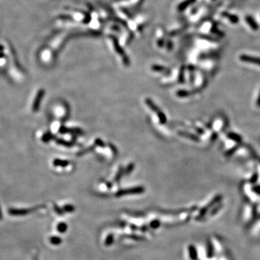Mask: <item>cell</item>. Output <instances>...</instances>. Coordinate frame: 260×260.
Masks as SVG:
<instances>
[{"label": "cell", "instance_id": "6da1fadb", "mask_svg": "<svg viewBox=\"0 0 260 260\" xmlns=\"http://www.w3.org/2000/svg\"><path fill=\"white\" fill-rule=\"evenodd\" d=\"M44 94L45 91L44 89H39V91L35 93V95H34V97H33L30 104V110L33 113H35V112H37L39 110L40 106H41V103L42 100H43Z\"/></svg>", "mask_w": 260, "mask_h": 260}, {"label": "cell", "instance_id": "7a4b0ae2", "mask_svg": "<svg viewBox=\"0 0 260 260\" xmlns=\"http://www.w3.org/2000/svg\"><path fill=\"white\" fill-rule=\"evenodd\" d=\"M145 192L144 187H135L129 188V189H125L116 192V196L117 197L124 196V195L128 194H142Z\"/></svg>", "mask_w": 260, "mask_h": 260}, {"label": "cell", "instance_id": "3957f363", "mask_svg": "<svg viewBox=\"0 0 260 260\" xmlns=\"http://www.w3.org/2000/svg\"><path fill=\"white\" fill-rule=\"evenodd\" d=\"M222 199V196L221 195H217L215 198H213L212 199L211 201L210 202L209 204H207V205L205 206L200 211H199V216L197 217V218H201V217H203L204 216H205L206 214H207V212L208 211V210L210 209V207H213V206L216 205L217 203L220 202L221 201Z\"/></svg>", "mask_w": 260, "mask_h": 260}, {"label": "cell", "instance_id": "277c9868", "mask_svg": "<svg viewBox=\"0 0 260 260\" xmlns=\"http://www.w3.org/2000/svg\"><path fill=\"white\" fill-rule=\"evenodd\" d=\"M59 132L60 134H80L82 135L84 134V131L80 128H67L64 126L59 127Z\"/></svg>", "mask_w": 260, "mask_h": 260}, {"label": "cell", "instance_id": "5b68a950", "mask_svg": "<svg viewBox=\"0 0 260 260\" xmlns=\"http://www.w3.org/2000/svg\"><path fill=\"white\" fill-rule=\"evenodd\" d=\"M239 58H240V60L242 62H249V63L257 64V65H259V66H260V58L254 57H252V56H248L246 54L241 55Z\"/></svg>", "mask_w": 260, "mask_h": 260}, {"label": "cell", "instance_id": "8992f818", "mask_svg": "<svg viewBox=\"0 0 260 260\" xmlns=\"http://www.w3.org/2000/svg\"><path fill=\"white\" fill-rule=\"evenodd\" d=\"M33 210H35V209H10L9 210V213L11 216H26Z\"/></svg>", "mask_w": 260, "mask_h": 260}, {"label": "cell", "instance_id": "52a82bcc", "mask_svg": "<svg viewBox=\"0 0 260 260\" xmlns=\"http://www.w3.org/2000/svg\"><path fill=\"white\" fill-rule=\"evenodd\" d=\"M145 103H146L147 106H148L149 108L152 110V111L156 112V113L158 114L159 112L160 111V109L158 108V106H157V105L155 104L153 101H152L151 98H146V99H145Z\"/></svg>", "mask_w": 260, "mask_h": 260}, {"label": "cell", "instance_id": "ba28073f", "mask_svg": "<svg viewBox=\"0 0 260 260\" xmlns=\"http://www.w3.org/2000/svg\"><path fill=\"white\" fill-rule=\"evenodd\" d=\"M178 134L179 135L181 136V137H187V138H189L190 140H192L194 141H196V142H198L199 141V138L198 137L194 135L193 134H191V133H189V132H183V131H179L178 132Z\"/></svg>", "mask_w": 260, "mask_h": 260}, {"label": "cell", "instance_id": "9c48e42d", "mask_svg": "<svg viewBox=\"0 0 260 260\" xmlns=\"http://www.w3.org/2000/svg\"><path fill=\"white\" fill-rule=\"evenodd\" d=\"M69 164V162L66 160L62 159H54L53 160V165L56 167H66Z\"/></svg>", "mask_w": 260, "mask_h": 260}, {"label": "cell", "instance_id": "30bf717a", "mask_svg": "<svg viewBox=\"0 0 260 260\" xmlns=\"http://www.w3.org/2000/svg\"><path fill=\"white\" fill-rule=\"evenodd\" d=\"M41 140L42 142H49L50 140H55L56 136L53 133H51L50 132H46L43 134V136L41 137Z\"/></svg>", "mask_w": 260, "mask_h": 260}, {"label": "cell", "instance_id": "8fae6325", "mask_svg": "<svg viewBox=\"0 0 260 260\" xmlns=\"http://www.w3.org/2000/svg\"><path fill=\"white\" fill-rule=\"evenodd\" d=\"M56 140V142L57 143L58 145H62V146H64V147H72L74 146V143L71 142H69V141H67L64 140V139H61V138H56L55 139Z\"/></svg>", "mask_w": 260, "mask_h": 260}, {"label": "cell", "instance_id": "7c38bea8", "mask_svg": "<svg viewBox=\"0 0 260 260\" xmlns=\"http://www.w3.org/2000/svg\"><path fill=\"white\" fill-rule=\"evenodd\" d=\"M189 254L190 258L192 260H197V251L194 245H189Z\"/></svg>", "mask_w": 260, "mask_h": 260}, {"label": "cell", "instance_id": "4fadbf2b", "mask_svg": "<svg viewBox=\"0 0 260 260\" xmlns=\"http://www.w3.org/2000/svg\"><path fill=\"white\" fill-rule=\"evenodd\" d=\"M246 22H247V23L249 25V26L251 27V28H252V30H258L259 27H258V26H257V22H255L254 20L253 19L252 17L246 16Z\"/></svg>", "mask_w": 260, "mask_h": 260}, {"label": "cell", "instance_id": "5bb4252c", "mask_svg": "<svg viewBox=\"0 0 260 260\" xmlns=\"http://www.w3.org/2000/svg\"><path fill=\"white\" fill-rule=\"evenodd\" d=\"M152 70L156 71V72H166L167 74L170 72L169 69L165 68V67H164L159 66V65H153V66L152 67Z\"/></svg>", "mask_w": 260, "mask_h": 260}, {"label": "cell", "instance_id": "9a60e30c", "mask_svg": "<svg viewBox=\"0 0 260 260\" xmlns=\"http://www.w3.org/2000/svg\"><path fill=\"white\" fill-rule=\"evenodd\" d=\"M57 229L59 233H61V234H64V233L66 232L67 230V225L65 223H63V222H62V223H59L57 225Z\"/></svg>", "mask_w": 260, "mask_h": 260}, {"label": "cell", "instance_id": "2e32d148", "mask_svg": "<svg viewBox=\"0 0 260 260\" xmlns=\"http://www.w3.org/2000/svg\"><path fill=\"white\" fill-rule=\"evenodd\" d=\"M228 137L230 139V140L236 141V142H241V137H240L239 134L234 133V132H230V133L228 134Z\"/></svg>", "mask_w": 260, "mask_h": 260}, {"label": "cell", "instance_id": "e0dca14e", "mask_svg": "<svg viewBox=\"0 0 260 260\" xmlns=\"http://www.w3.org/2000/svg\"><path fill=\"white\" fill-rule=\"evenodd\" d=\"M95 146H90V147H87V148H86V149L82 150V151H80L79 152H77V156H83V155H86L87 153H89L90 152L93 151V150L95 149Z\"/></svg>", "mask_w": 260, "mask_h": 260}, {"label": "cell", "instance_id": "ac0fdd59", "mask_svg": "<svg viewBox=\"0 0 260 260\" xmlns=\"http://www.w3.org/2000/svg\"><path fill=\"white\" fill-rule=\"evenodd\" d=\"M158 118H159V122L161 124H165V123L167 122V118H166V116H165V114L163 113V111H160L159 113L158 114Z\"/></svg>", "mask_w": 260, "mask_h": 260}, {"label": "cell", "instance_id": "d6986e66", "mask_svg": "<svg viewBox=\"0 0 260 260\" xmlns=\"http://www.w3.org/2000/svg\"><path fill=\"white\" fill-rule=\"evenodd\" d=\"M207 257L209 258H212L214 255V248L213 246H212V244L210 242H208L207 243Z\"/></svg>", "mask_w": 260, "mask_h": 260}, {"label": "cell", "instance_id": "ffe728a7", "mask_svg": "<svg viewBox=\"0 0 260 260\" xmlns=\"http://www.w3.org/2000/svg\"><path fill=\"white\" fill-rule=\"evenodd\" d=\"M124 174V169H123V167H120L119 170H118L117 174L115 176V179H114V181H116V182H118L121 180V179H122V177L123 176V175Z\"/></svg>", "mask_w": 260, "mask_h": 260}, {"label": "cell", "instance_id": "44dd1931", "mask_svg": "<svg viewBox=\"0 0 260 260\" xmlns=\"http://www.w3.org/2000/svg\"><path fill=\"white\" fill-rule=\"evenodd\" d=\"M50 242L53 245H59L62 243V239L58 236H52L50 238Z\"/></svg>", "mask_w": 260, "mask_h": 260}, {"label": "cell", "instance_id": "7402d4cb", "mask_svg": "<svg viewBox=\"0 0 260 260\" xmlns=\"http://www.w3.org/2000/svg\"><path fill=\"white\" fill-rule=\"evenodd\" d=\"M190 94H191V93H189V92H188L187 91H183V90H181V91H178L176 92L177 96H179V97H181V98L187 97V96H189Z\"/></svg>", "mask_w": 260, "mask_h": 260}, {"label": "cell", "instance_id": "603a6c76", "mask_svg": "<svg viewBox=\"0 0 260 260\" xmlns=\"http://www.w3.org/2000/svg\"><path fill=\"white\" fill-rule=\"evenodd\" d=\"M134 169V163H129V164L127 165L126 169L124 170V175L130 174L132 171H133Z\"/></svg>", "mask_w": 260, "mask_h": 260}, {"label": "cell", "instance_id": "cb8c5ba5", "mask_svg": "<svg viewBox=\"0 0 260 260\" xmlns=\"http://www.w3.org/2000/svg\"><path fill=\"white\" fill-rule=\"evenodd\" d=\"M114 239V238L113 234H109V236L106 237V241H105V245L107 246H111V244H113Z\"/></svg>", "mask_w": 260, "mask_h": 260}, {"label": "cell", "instance_id": "d4e9b609", "mask_svg": "<svg viewBox=\"0 0 260 260\" xmlns=\"http://www.w3.org/2000/svg\"><path fill=\"white\" fill-rule=\"evenodd\" d=\"M160 222L158 221V220H154L151 223V227L153 229H157L160 227Z\"/></svg>", "mask_w": 260, "mask_h": 260}, {"label": "cell", "instance_id": "484cf974", "mask_svg": "<svg viewBox=\"0 0 260 260\" xmlns=\"http://www.w3.org/2000/svg\"><path fill=\"white\" fill-rule=\"evenodd\" d=\"M75 207H74L73 205H66L64 206L63 207V210L67 212H72L73 211H75Z\"/></svg>", "mask_w": 260, "mask_h": 260}, {"label": "cell", "instance_id": "4316f807", "mask_svg": "<svg viewBox=\"0 0 260 260\" xmlns=\"http://www.w3.org/2000/svg\"><path fill=\"white\" fill-rule=\"evenodd\" d=\"M222 207H223V205H222V204H220V205L216 206V207L212 209V210H211V212H210V216H215V215H216L217 212L221 209Z\"/></svg>", "mask_w": 260, "mask_h": 260}, {"label": "cell", "instance_id": "83f0119b", "mask_svg": "<svg viewBox=\"0 0 260 260\" xmlns=\"http://www.w3.org/2000/svg\"><path fill=\"white\" fill-rule=\"evenodd\" d=\"M95 146H98L100 147H106V144H105L104 141L100 140V138H96L95 140Z\"/></svg>", "mask_w": 260, "mask_h": 260}, {"label": "cell", "instance_id": "f1b7e54d", "mask_svg": "<svg viewBox=\"0 0 260 260\" xmlns=\"http://www.w3.org/2000/svg\"><path fill=\"white\" fill-rule=\"evenodd\" d=\"M225 17H227L228 19L230 20V21H231L232 22H234V23H235V22H237L239 21V19H238V17H236V16H234V15H228V14H227V13H225Z\"/></svg>", "mask_w": 260, "mask_h": 260}, {"label": "cell", "instance_id": "f546056e", "mask_svg": "<svg viewBox=\"0 0 260 260\" xmlns=\"http://www.w3.org/2000/svg\"><path fill=\"white\" fill-rule=\"evenodd\" d=\"M183 71H184V69L181 68V72L179 73V80L180 82H183Z\"/></svg>", "mask_w": 260, "mask_h": 260}, {"label": "cell", "instance_id": "4dcf8cb0", "mask_svg": "<svg viewBox=\"0 0 260 260\" xmlns=\"http://www.w3.org/2000/svg\"><path fill=\"white\" fill-rule=\"evenodd\" d=\"M253 190L255 193L260 195V186H254V187L253 188Z\"/></svg>", "mask_w": 260, "mask_h": 260}, {"label": "cell", "instance_id": "1f68e13d", "mask_svg": "<svg viewBox=\"0 0 260 260\" xmlns=\"http://www.w3.org/2000/svg\"><path fill=\"white\" fill-rule=\"evenodd\" d=\"M257 180V174H255V176L254 175V176L252 178V180H251V182L254 183V182H256Z\"/></svg>", "mask_w": 260, "mask_h": 260}, {"label": "cell", "instance_id": "d6a6232c", "mask_svg": "<svg viewBox=\"0 0 260 260\" xmlns=\"http://www.w3.org/2000/svg\"><path fill=\"white\" fill-rule=\"evenodd\" d=\"M257 106L258 107H260V92L258 95V98H257Z\"/></svg>", "mask_w": 260, "mask_h": 260}, {"label": "cell", "instance_id": "836d02e7", "mask_svg": "<svg viewBox=\"0 0 260 260\" xmlns=\"http://www.w3.org/2000/svg\"><path fill=\"white\" fill-rule=\"evenodd\" d=\"M109 147H111V150H112V151H113L114 152H115V151L116 152V147L115 146H114L113 145H112V144H109Z\"/></svg>", "mask_w": 260, "mask_h": 260}, {"label": "cell", "instance_id": "e575fe53", "mask_svg": "<svg viewBox=\"0 0 260 260\" xmlns=\"http://www.w3.org/2000/svg\"><path fill=\"white\" fill-rule=\"evenodd\" d=\"M2 218V212H1V210H0V219Z\"/></svg>", "mask_w": 260, "mask_h": 260}]
</instances>
